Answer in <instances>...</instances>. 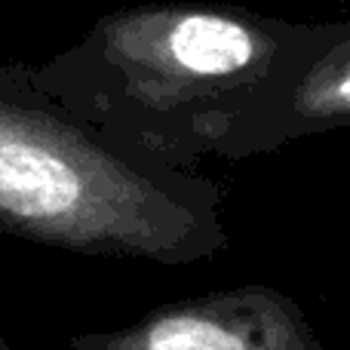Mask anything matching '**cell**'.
I'll use <instances>...</instances> for the list:
<instances>
[{
    "label": "cell",
    "mask_w": 350,
    "mask_h": 350,
    "mask_svg": "<svg viewBox=\"0 0 350 350\" xmlns=\"http://www.w3.org/2000/svg\"><path fill=\"white\" fill-rule=\"evenodd\" d=\"M0 350H10V345H6V338L0 335Z\"/></svg>",
    "instance_id": "obj_5"
},
{
    "label": "cell",
    "mask_w": 350,
    "mask_h": 350,
    "mask_svg": "<svg viewBox=\"0 0 350 350\" xmlns=\"http://www.w3.org/2000/svg\"><path fill=\"white\" fill-rule=\"evenodd\" d=\"M350 133V18L298 22L277 71L224 142L221 160H249L323 133Z\"/></svg>",
    "instance_id": "obj_4"
},
{
    "label": "cell",
    "mask_w": 350,
    "mask_h": 350,
    "mask_svg": "<svg viewBox=\"0 0 350 350\" xmlns=\"http://www.w3.org/2000/svg\"><path fill=\"white\" fill-rule=\"evenodd\" d=\"M295 28L230 3L126 6L37 65V80L114 139L197 170L221 154Z\"/></svg>",
    "instance_id": "obj_2"
},
{
    "label": "cell",
    "mask_w": 350,
    "mask_h": 350,
    "mask_svg": "<svg viewBox=\"0 0 350 350\" xmlns=\"http://www.w3.org/2000/svg\"><path fill=\"white\" fill-rule=\"evenodd\" d=\"M224 191L83 120L37 80L0 65V234L96 258L178 267L228 249Z\"/></svg>",
    "instance_id": "obj_1"
},
{
    "label": "cell",
    "mask_w": 350,
    "mask_h": 350,
    "mask_svg": "<svg viewBox=\"0 0 350 350\" xmlns=\"http://www.w3.org/2000/svg\"><path fill=\"white\" fill-rule=\"evenodd\" d=\"M71 350H326L304 308L265 283L178 298L108 332H80Z\"/></svg>",
    "instance_id": "obj_3"
}]
</instances>
